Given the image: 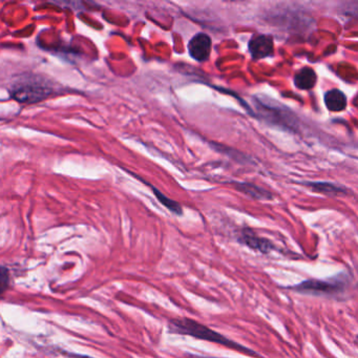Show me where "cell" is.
<instances>
[{
	"label": "cell",
	"mask_w": 358,
	"mask_h": 358,
	"mask_svg": "<svg viewBox=\"0 0 358 358\" xmlns=\"http://www.w3.org/2000/svg\"><path fill=\"white\" fill-rule=\"evenodd\" d=\"M316 81H317L316 73L314 72L313 69L307 68V66L299 70L294 76L295 87L297 89L303 90V91L313 89L315 87Z\"/></svg>",
	"instance_id": "9c48e42d"
},
{
	"label": "cell",
	"mask_w": 358,
	"mask_h": 358,
	"mask_svg": "<svg viewBox=\"0 0 358 358\" xmlns=\"http://www.w3.org/2000/svg\"><path fill=\"white\" fill-rule=\"evenodd\" d=\"M255 104L257 110H259V116L265 119L267 122L271 124L278 125L284 129L292 131L295 127L296 119L293 116L292 112L285 108L284 106H278L275 100H262L259 97H255Z\"/></svg>",
	"instance_id": "3957f363"
},
{
	"label": "cell",
	"mask_w": 358,
	"mask_h": 358,
	"mask_svg": "<svg viewBox=\"0 0 358 358\" xmlns=\"http://www.w3.org/2000/svg\"><path fill=\"white\" fill-rule=\"evenodd\" d=\"M169 332L173 334L187 335V336L194 337V338L202 339V341H210V343H217V345H224L231 350L246 354V355L253 356V357H259L257 352L251 350L250 348L245 347L241 343H236L231 339L227 338L224 335L220 334L217 331L211 330L208 327L204 326L201 322L192 318L182 317L173 318L169 322Z\"/></svg>",
	"instance_id": "6da1fadb"
},
{
	"label": "cell",
	"mask_w": 358,
	"mask_h": 358,
	"mask_svg": "<svg viewBox=\"0 0 358 358\" xmlns=\"http://www.w3.org/2000/svg\"><path fill=\"white\" fill-rule=\"evenodd\" d=\"M236 185L238 190L248 194L251 198L257 199V200H271L272 196L270 192L259 186L253 185L249 183H236Z\"/></svg>",
	"instance_id": "30bf717a"
},
{
	"label": "cell",
	"mask_w": 358,
	"mask_h": 358,
	"mask_svg": "<svg viewBox=\"0 0 358 358\" xmlns=\"http://www.w3.org/2000/svg\"><path fill=\"white\" fill-rule=\"evenodd\" d=\"M240 242L248 246L249 248L262 253H269L274 249L273 244L269 240L257 236L249 229L243 230L240 236Z\"/></svg>",
	"instance_id": "52a82bcc"
},
{
	"label": "cell",
	"mask_w": 358,
	"mask_h": 358,
	"mask_svg": "<svg viewBox=\"0 0 358 358\" xmlns=\"http://www.w3.org/2000/svg\"><path fill=\"white\" fill-rule=\"evenodd\" d=\"M211 45H213V41L210 37L204 33H199L194 35L188 43L189 55L196 62H206L210 57Z\"/></svg>",
	"instance_id": "5b68a950"
},
{
	"label": "cell",
	"mask_w": 358,
	"mask_h": 358,
	"mask_svg": "<svg viewBox=\"0 0 358 358\" xmlns=\"http://www.w3.org/2000/svg\"><path fill=\"white\" fill-rule=\"evenodd\" d=\"M10 274L7 268L0 267V295L3 294L9 287Z\"/></svg>",
	"instance_id": "4fadbf2b"
},
{
	"label": "cell",
	"mask_w": 358,
	"mask_h": 358,
	"mask_svg": "<svg viewBox=\"0 0 358 358\" xmlns=\"http://www.w3.org/2000/svg\"><path fill=\"white\" fill-rule=\"evenodd\" d=\"M349 282L345 274H339L328 280H308L301 284L288 287L290 290L301 294L317 295V296H333L339 294L347 288Z\"/></svg>",
	"instance_id": "7a4b0ae2"
},
{
	"label": "cell",
	"mask_w": 358,
	"mask_h": 358,
	"mask_svg": "<svg viewBox=\"0 0 358 358\" xmlns=\"http://www.w3.org/2000/svg\"><path fill=\"white\" fill-rule=\"evenodd\" d=\"M306 185L312 188L314 192H320V194H341L345 192V190L341 186L329 183V182H306Z\"/></svg>",
	"instance_id": "8fae6325"
},
{
	"label": "cell",
	"mask_w": 358,
	"mask_h": 358,
	"mask_svg": "<svg viewBox=\"0 0 358 358\" xmlns=\"http://www.w3.org/2000/svg\"><path fill=\"white\" fill-rule=\"evenodd\" d=\"M324 100L327 108L331 112H343L348 106L347 96L337 89L327 92Z\"/></svg>",
	"instance_id": "ba28073f"
},
{
	"label": "cell",
	"mask_w": 358,
	"mask_h": 358,
	"mask_svg": "<svg viewBox=\"0 0 358 358\" xmlns=\"http://www.w3.org/2000/svg\"><path fill=\"white\" fill-rule=\"evenodd\" d=\"M248 49L255 60L271 57L274 54L273 38L269 35H255L249 41Z\"/></svg>",
	"instance_id": "8992f818"
},
{
	"label": "cell",
	"mask_w": 358,
	"mask_h": 358,
	"mask_svg": "<svg viewBox=\"0 0 358 358\" xmlns=\"http://www.w3.org/2000/svg\"><path fill=\"white\" fill-rule=\"evenodd\" d=\"M152 190H154L155 194H156L158 200L160 201V202L162 203V204L164 205L169 210H171V213H176L177 215H182V213H183V209H182L181 205H180L179 203L167 198L165 194L159 192L156 188L152 187Z\"/></svg>",
	"instance_id": "7c38bea8"
},
{
	"label": "cell",
	"mask_w": 358,
	"mask_h": 358,
	"mask_svg": "<svg viewBox=\"0 0 358 358\" xmlns=\"http://www.w3.org/2000/svg\"><path fill=\"white\" fill-rule=\"evenodd\" d=\"M50 94H51V90L48 89L45 85L34 83H20L12 90V96L14 99L20 102H27V103L41 101Z\"/></svg>",
	"instance_id": "277c9868"
}]
</instances>
